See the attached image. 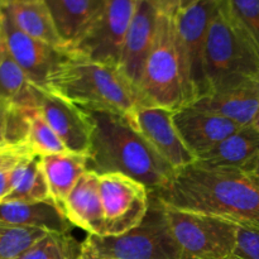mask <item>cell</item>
<instances>
[{
    "instance_id": "cell-2",
    "label": "cell",
    "mask_w": 259,
    "mask_h": 259,
    "mask_svg": "<svg viewBox=\"0 0 259 259\" xmlns=\"http://www.w3.org/2000/svg\"><path fill=\"white\" fill-rule=\"evenodd\" d=\"M88 111L93 124L88 171L121 174L143 184L151 192L169 186L177 169L164 161L136 131L125 115Z\"/></svg>"
},
{
    "instance_id": "cell-19",
    "label": "cell",
    "mask_w": 259,
    "mask_h": 259,
    "mask_svg": "<svg viewBox=\"0 0 259 259\" xmlns=\"http://www.w3.org/2000/svg\"><path fill=\"white\" fill-rule=\"evenodd\" d=\"M63 45L72 50L96 22L106 0H42Z\"/></svg>"
},
{
    "instance_id": "cell-14",
    "label": "cell",
    "mask_w": 259,
    "mask_h": 259,
    "mask_svg": "<svg viewBox=\"0 0 259 259\" xmlns=\"http://www.w3.org/2000/svg\"><path fill=\"white\" fill-rule=\"evenodd\" d=\"M158 14L153 0H137L119 62L121 72L136 89L138 88L147 57L153 46Z\"/></svg>"
},
{
    "instance_id": "cell-39",
    "label": "cell",
    "mask_w": 259,
    "mask_h": 259,
    "mask_svg": "<svg viewBox=\"0 0 259 259\" xmlns=\"http://www.w3.org/2000/svg\"><path fill=\"white\" fill-rule=\"evenodd\" d=\"M73 259H82V257H81V255H80V254H78V255H77V257H75V258H73Z\"/></svg>"
},
{
    "instance_id": "cell-30",
    "label": "cell",
    "mask_w": 259,
    "mask_h": 259,
    "mask_svg": "<svg viewBox=\"0 0 259 259\" xmlns=\"http://www.w3.org/2000/svg\"><path fill=\"white\" fill-rule=\"evenodd\" d=\"M28 146L0 147V171L12 168L28 157L33 156Z\"/></svg>"
},
{
    "instance_id": "cell-32",
    "label": "cell",
    "mask_w": 259,
    "mask_h": 259,
    "mask_svg": "<svg viewBox=\"0 0 259 259\" xmlns=\"http://www.w3.org/2000/svg\"><path fill=\"white\" fill-rule=\"evenodd\" d=\"M19 164V163H18ZM17 164V166H18ZM0 171V202L9 195L15 182V167Z\"/></svg>"
},
{
    "instance_id": "cell-22",
    "label": "cell",
    "mask_w": 259,
    "mask_h": 259,
    "mask_svg": "<svg viewBox=\"0 0 259 259\" xmlns=\"http://www.w3.org/2000/svg\"><path fill=\"white\" fill-rule=\"evenodd\" d=\"M14 24L34 39L56 48H67L58 34L52 17L42 0L19 2L3 7Z\"/></svg>"
},
{
    "instance_id": "cell-35",
    "label": "cell",
    "mask_w": 259,
    "mask_h": 259,
    "mask_svg": "<svg viewBox=\"0 0 259 259\" xmlns=\"http://www.w3.org/2000/svg\"><path fill=\"white\" fill-rule=\"evenodd\" d=\"M247 175L259 186V157L252 166V168L247 172Z\"/></svg>"
},
{
    "instance_id": "cell-28",
    "label": "cell",
    "mask_w": 259,
    "mask_h": 259,
    "mask_svg": "<svg viewBox=\"0 0 259 259\" xmlns=\"http://www.w3.org/2000/svg\"><path fill=\"white\" fill-rule=\"evenodd\" d=\"M233 15L259 52V0H228Z\"/></svg>"
},
{
    "instance_id": "cell-20",
    "label": "cell",
    "mask_w": 259,
    "mask_h": 259,
    "mask_svg": "<svg viewBox=\"0 0 259 259\" xmlns=\"http://www.w3.org/2000/svg\"><path fill=\"white\" fill-rule=\"evenodd\" d=\"M0 222L60 234H67L72 228L65 212L52 200L40 202L2 201Z\"/></svg>"
},
{
    "instance_id": "cell-10",
    "label": "cell",
    "mask_w": 259,
    "mask_h": 259,
    "mask_svg": "<svg viewBox=\"0 0 259 259\" xmlns=\"http://www.w3.org/2000/svg\"><path fill=\"white\" fill-rule=\"evenodd\" d=\"M100 195L105 217L104 237H115L134 229L148 212L151 191L125 175H100Z\"/></svg>"
},
{
    "instance_id": "cell-24",
    "label": "cell",
    "mask_w": 259,
    "mask_h": 259,
    "mask_svg": "<svg viewBox=\"0 0 259 259\" xmlns=\"http://www.w3.org/2000/svg\"><path fill=\"white\" fill-rule=\"evenodd\" d=\"M51 199L50 187L42 168L40 156L33 154L15 167V182L3 201L40 202Z\"/></svg>"
},
{
    "instance_id": "cell-17",
    "label": "cell",
    "mask_w": 259,
    "mask_h": 259,
    "mask_svg": "<svg viewBox=\"0 0 259 259\" xmlns=\"http://www.w3.org/2000/svg\"><path fill=\"white\" fill-rule=\"evenodd\" d=\"M259 157V131L253 124L242 126L202 156L195 164L205 168L242 171L247 174Z\"/></svg>"
},
{
    "instance_id": "cell-36",
    "label": "cell",
    "mask_w": 259,
    "mask_h": 259,
    "mask_svg": "<svg viewBox=\"0 0 259 259\" xmlns=\"http://www.w3.org/2000/svg\"><path fill=\"white\" fill-rule=\"evenodd\" d=\"M19 2H30V0H0L3 7H4V5H9V4H13V3H19Z\"/></svg>"
},
{
    "instance_id": "cell-26",
    "label": "cell",
    "mask_w": 259,
    "mask_h": 259,
    "mask_svg": "<svg viewBox=\"0 0 259 259\" xmlns=\"http://www.w3.org/2000/svg\"><path fill=\"white\" fill-rule=\"evenodd\" d=\"M48 232L0 222V259H17Z\"/></svg>"
},
{
    "instance_id": "cell-15",
    "label": "cell",
    "mask_w": 259,
    "mask_h": 259,
    "mask_svg": "<svg viewBox=\"0 0 259 259\" xmlns=\"http://www.w3.org/2000/svg\"><path fill=\"white\" fill-rule=\"evenodd\" d=\"M174 123L185 146L196 158L242 128L224 116L195 106L174 111Z\"/></svg>"
},
{
    "instance_id": "cell-11",
    "label": "cell",
    "mask_w": 259,
    "mask_h": 259,
    "mask_svg": "<svg viewBox=\"0 0 259 259\" xmlns=\"http://www.w3.org/2000/svg\"><path fill=\"white\" fill-rule=\"evenodd\" d=\"M0 27L10 55L30 82L35 88L47 90L51 76L71 55V51L52 47L25 34L14 24L4 8H2L0 13Z\"/></svg>"
},
{
    "instance_id": "cell-16",
    "label": "cell",
    "mask_w": 259,
    "mask_h": 259,
    "mask_svg": "<svg viewBox=\"0 0 259 259\" xmlns=\"http://www.w3.org/2000/svg\"><path fill=\"white\" fill-rule=\"evenodd\" d=\"M68 222L89 235H105V217L100 195V176L86 171L63 204Z\"/></svg>"
},
{
    "instance_id": "cell-31",
    "label": "cell",
    "mask_w": 259,
    "mask_h": 259,
    "mask_svg": "<svg viewBox=\"0 0 259 259\" xmlns=\"http://www.w3.org/2000/svg\"><path fill=\"white\" fill-rule=\"evenodd\" d=\"M159 13L174 18L182 10L187 9L199 0H153Z\"/></svg>"
},
{
    "instance_id": "cell-18",
    "label": "cell",
    "mask_w": 259,
    "mask_h": 259,
    "mask_svg": "<svg viewBox=\"0 0 259 259\" xmlns=\"http://www.w3.org/2000/svg\"><path fill=\"white\" fill-rule=\"evenodd\" d=\"M191 106L224 116L240 126L250 125L259 108V77L228 90L209 94Z\"/></svg>"
},
{
    "instance_id": "cell-33",
    "label": "cell",
    "mask_w": 259,
    "mask_h": 259,
    "mask_svg": "<svg viewBox=\"0 0 259 259\" xmlns=\"http://www.w3.org/2000/svg\"><path fill=\"white\" fill-rule=\"evenodd\" d=\"M12 103L0 99V147H8L5 143V137H7V125L8 118H9Z\"/></svg>"
},
{
    "instance_id": "cell-3",
    "label": "cell",
    "mask_w": 259,
    "mask_h": 259,
    "mask_svg": "<svg viewBox=\"0 0 259 259\" xmlns=\"http://www.w3.org/2000/svg\"><path fill=\"white\" fill-rule=\"evenodd\" d=\"M47 90L89 111L128 115L138 105L137 89L120 68L72 52L51 76Z\"/></svg>"
},
{
    "instance_id": "cell-41",
    "label": "cell",
    "mask_w": 259,
    "mask_h": 259,
    "mask_svg": "<svg viewBox=\"0 0 259 259\" xmlns=\"http://www.w3.org/2000/svg\"><path fill=\"white\" fill-rule=\"evenodd\" d=\"M228 259H233V258H232V257H230V258H228Z\"/></svg>"
},
{
    "instance_id": "cell-29",
    "label": "cell",
    "mask_w": 259,
    "mask_h": 259,
    "mask_svg": "<svg viewBox=\"0 0 259 259\" xmlns=\"http://www.w3.org/2000/svg\"><path fill=\"white\" fill-rule=\"evenodd\" d=\"M233 259H259V228L238 227Z\"/></svg>"
},
{
    "instance_id": "cell-4",
    "label": "cell",
    "mask_w": 259,
    "mask_h": 259,
    "mask_svg": "<svg viewBox=\"0 0 259 259\" xmlns=\"http://www.w3.org/2000/svg\"><path fill=\"white\" fill-rule=\"evenodd\" d=\"M204 70L209 94L259 77L258 50L233 15L228 0H222L209 28Z\"/></svg>"
},
{
    "instance_id": "cell-9",
    "label": "cell",
    "mask_w": 259,
    "mask_h": 259,
    "mask_svg": "<svg viewBox=\"0 0 259 259\" xmlns=\"http://www.w3.org/2000/svg\"><path fill=\"white\" fill-rule=\"evenodd\" d=\"M136 4L137 0H106L100 17L71 52L94 62L119 67Z\"/></svg>"
},
{
    "instance_id": "cell-8",
    "label": "cell",
    "mask_w": 259,
    "mask_h": 259,
    "mask_svg": "<svg viewBox=\"0 0 259 259\" xmlns=\"http://www.w3.org/2000/svg\"><path fill=\"white\" fill-rule=\"evenodd\" d=\"M164 205V204H163ZM166 215L184 259H228L239 225L220 218L166 206Z\"/></svg>"
},
{
    "instance_id": "cell-21",
    "label": "cell",
    "mask_w": 259,
    "mask_h": 259,
    "mask_svg": "<svg viewBox=\"0 0 259 259\" xmlns=\"http://www.w3.org/2000/svg\"><path fill=\"white\" fill-rule=\"evenodd\" d=\"M40 161L50 187L51 199L62 210L70 192L88 171V156L67 151L42 156Z\"/></svg>"
},
{
    "instance_id": "cell-7",
    "label": "cell",
    "mask_w": 259,
    "mask_h": 259,
    "mask_svg": "<svg viewBox=\"0 0 259 259\" xmlns=\"http://www.w3.org/2000/svg\"><path fill=\"white\" fill-rule=\"evenodd\" d=\"M85 242L110 259H184L172 234L166 207L152 192L148 212L138 227L115 237L89 235Z\"/></svg>"
},
{
    "instance_id": "cell-37",
    "label": "cell",
    "mask_w": 259,
    "mask_h": 259,
    "mask_svg": "<svg viewBox=\"0 0 259 259\" xmlns=\"http://www.w3.org/2000/svg\"><path fill=\"white\" fill-rule=\"evenodd\" d=\"M253 125H254L255 128H257L258 131H259V108H258V111H257V114H255V118H254V120H253Z\"/></svg>"
},
{
    "instance_id": "cell-13",
    "label": "cell",
    "mask_w": 259,
    "mask_h": 259,
    "mask_svg": "<svg viewBox=\"0 0 259 259\" xmlns=\"http://www.w3.org/2000/svg\"><path fill=\"white\" fill-rule=\"evenodd\" d=\"M38 109L68 152L88 156L93 133L88 111L42 89H38Z\"/></svg>"
},
{
    "instance_id": "cell-38",
    "label": "cell",
    "mask_w": 259,
    "mask_h": 259,
    "mask_svg": "<svg viewBox=\"0 0 259 259\" xmlns=\"http://www.w3.org/2000/svg\"><path fill=\"white\" fill-rule=\"evenodd\" d=\"M2 42H3V33H2V27H0V47H2Z\"/></svg>"
},
{
    "instance_id": "cell-12",
    "label": "cell",
    "mask_w": 259,
    "mask_h": 259,
    "mask_svg": "<svg viewBox=\"0 0 259 259\" xmlns=\"http://www.w3.org/2000/svg\"><path fill=\"white\" fill-rule=\"evenodd\" d=\"M136 131L175 169L195 163L196 157L185 146L174 123V111L158 106L137 105L125 115Z\"/></svg>"
},
{
    "instance_id": "cell-34",
    "label": "cell",
    "mask_w": 259,
    "mask_h": 259,
    "mask_svg": "<svg viewBox=\"0 0 259 259\" xmlns=\"http://www.w3.org/2000/svg\"><path fill=\"white\" fill-rule=\"evenodd\" d=\"M80 255L82 257V259H110L104 257L100 253L96 252V250L94 249V248H91L86 242H83L82 244H81Z\"/></svg>"
},
{
    "instance_id": "cell-1",
    "label": "cell",
    "mask_w": 259,
    "mask_h": 259,
    "mask_svg": "<svg viewBox=\"0 0 259 259\" xmlns=\"http://www.w3.org/2000/svg\"><path fill=\"white\" fill-rule=\"evenodd\" d=\"M152 194L174 209L259 228V186L242 171L192 163L177 169L168 187Z\"/></svg>"
},
{
    "instance_id": "cell-25",
    "label": "cell",
    "mask_w": 259,
    "mask_h": 259,
    "mask_svg": "<svg viewBox=\"0 0 259 259\" xmlns=\"http://www.w3.org/2000/svg\"><path fill=\"white\" fill-rule=\"evenodd\" d=\"M27 146L33 153L40 157L67 152L61 139L46 121L38 108L30 110Z\"/></svg>"
},
{
    "instance_id": "cell-40",
    "label": "cell",
    "mask_w": 259,
    "mask_h": 259,
    "mask_svg": "<svg viewBox=\"0 0 259 259\" xmlns=\"http://www.w3.org/2000/svg\"><path fill=\"white\" fill-rule=\"evenodd\" d=\"M2 8H3V5H2V3H0V13H2Z\"/></svg>"
},
{
    "instance_id": "cell-23",
    "label": "cell",
    "mask_w": 259,
    "mask_h": 259,
    "mask_svg": "<svg viewBox=\"0 0 259 259\" xmlns=\"http://www.w3.org/2000/svg\"><path fill=\"white\" fill-rule=\"evenodd\" d=\"M0 99L20 108H38V88L10 55L4 35L0 47Z\"/></svg>"
},
{
    "instance_id": "cell-5",
    "label": "cell",
    "mask_w": 259,
    "mask_h": 259,
    "mask_svg": "<svg viewBox=\"0 0 259 259\" xmlns=\"http://www.w3.org/2000/svg\"><path fill=\"white\" fill-rule=\"evenodd\" d=\"M220 4L222 0H199L172 18L186 106L209 94L204 70L205 46Z\"/></svg>"
},
{
    "instance_id": "cell-6",
    "label": "cell",
    "mask_w": 259,
    "mask_h": 259,
    "mask_svg": "<svg viewBox=\"0 0 259 259\" xmlns=\"http://www.w3.org/2000/svg\"><path fill=\"white\" fill-rule=\"evenodd\" d=\"M138 105L158 106L176 111L186 106L180 63L175 45L174 19L162 13L156 35L137 88Z\"/></svg>"
},
{
    "instance_id": "cell-27",
    "label": "cell",
    "mask_w": 259,
    "mask_h": 259,
    "mask_svg": "<svg viewBox=\"0 0 259 259\" xmlns=\"http://www.w3.org/2000/svg\"><path fill=\"white\" fill-rule=\"evenodd\" d=\"M75 252L70 235L50 233L40 238L17 259H73L80 254Z\"/></svg>"
}]
</instances>
